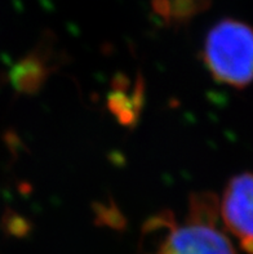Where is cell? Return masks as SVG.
<instances>
[{
  "instance_id": "6da1fadb",
  "label": "cell",
  "mask_w": 253,
  "mask_h": 254,
  "mask_svg": "<svg viewBox=\"0 0 253 254\" xmlns=\"http://www.w3.org/2000/svg\"><path fill=\"white\" fill-rule=\"evenodd\" d=\"M218 205L213 195H194L182 225L161 214L166 235L158 254H235L230 240L216 227Z\"/></svg>"
},
{
  "instance_id": "7a4b0ae2",
  "label": "cell",
  "mask_w": 253,
  "mask_h": 254,
  "mask_svg": "<svg viewBox=\"0 0 253 254\" xmlns=\"http://www.w3.org/2000/svg\"><path fill=\"white\" fill-rule=\"evenodd\" d=\"M203 58L220 83L244 88L253 81V29L235 19H224L208 32Z\"/></svg>"
},
{
  "instance_id": "3957f363",
  "label": "cell",
  "mask_w": 253,
  "mask_h": 254,
  "mask_svg": "<svg viewBox=\"0 0 253 254\" xmlns=\"http://www.w3.org/2000/svg\"><path fill=\"white\" fill-rule=\"evenodd\" d=\"M225 226L253 252V174L237 176L229 182L221 203Z\"/></svg>"
},
{
  "instance_id": "277c9868",
  "label": "cell",
  "mask_w": 253,
  "mask_h": 254,
  "mask_svg": "<svg viewBox=\"0 0 253 254\" xmlns=\"http://www.w3.org/2000/svg\"><path fill=\"white\" fill-rule=\"evenodd\" d=\"M47 76L45 64L35 55L29 56L22 60L12 70V81L17 89L23 92H32L38 89L39 85Z\"/></svg>"
}]
</instances>
